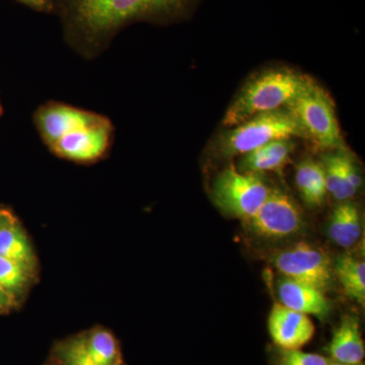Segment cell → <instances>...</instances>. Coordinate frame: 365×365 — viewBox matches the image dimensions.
Instances as JSON below:
<instances>
[{
	"instance_id": "6da1fadb",
	"label": "cell",
	"mask_w": 365,
	"mask_h": 365,
	"mask_svg": "<svg viewBox=\"0 0 365 365\" xmlns=\"http://www.w3.org/2000/svg\"><path fill=\"white\" fill-rule=\"evenodd\" d=\"M309 79L289 68L269 69L257 74L247 81L228 107L223 125L230 128L262 113L282 109Z\"/></svg>"
},
{
	"instance_id": "ba28073f",
	"label": "cell",
	"mask_w": 365,
	"mask_h": 365,
	"mask_svg": "<svg viewBox=\"0 0 365 365\" xmlns=\"http://www.w3.org/2000/svg\"><path fill=\"white\" fill-rule=\"evenodd\" d=\"M113 133L111 122L102 116L95 123L62 137L50 146V150L58 157L72 162H97L109 150Z\"/></svg>"
},
{
	"instance_id": "2e32d148",
	"label": "cell",
	"mask_w": 365,
	"mask_h": 365,
	"mask_svg": "<svg viewBox=\"0 0 365 365\" xmlns=\"http://www.w3.org/2000/svg\"><path fill=\"white\" fill-rule=\"evenodd\" d=\"M0 257L9 259L36 272L37 258L25 230L14 216L0 227Z\"/></svg>"
},
{
	"instance_id": "9c48e42d",
	"label": "cell",
	"mask_w": 365,
	"mask_h": 365,
	"mask_svg": "<svg viewBox=\"0 0 365 365\" xmlns=\"http://www.w3.org/2000/svg\"><path fill=\"white\" fill-rule=\"evenodd\" d=\"M101 115L61 103L42 106L35 115V123L41 137L51 146L62 137L95 123Z\"/></svg>"
},
{
	"instance_id": "5bb4252c",
	"label": "cell",
	"mask_w": 365,
	"mask_h": 365,
	"mask_svg": "<svg viewBox=\"0 0 365 365\" xmlns=\"http://www.w3.org/2000/svg\"><path fill=\"white\" fill-rule=\"evenodd\" d=\"M295 143L292 139H280L250 151L242 155L239 170L262 174L265 172H282L294 153Z\"/></svg>"
},
{
	"instance_id": "ffe728a7",
	"label": "cell",
	"mask_w": 365,
	"mask_h": 365,
	"mask_svg": "<svg viewBox=\"0 0 365 365\" xmlns=\"http://www.w3.org/2000/svg\"><path fill=\"white\" fill-rule=\"evenodd\" d=\"M85 337L88 353L96 365H119V350L112 333L98 328Z\"/></svg>"
},
{
	"instance_id": "7c38bea8",
	"label": "cell",
	"mask_w": 365,
	"mask_h": 365,
	"mask_svg": "<svg viewBox=\"0 0 365 365\" xmlns=\"http://www.w3.org/2000/svg\"><path fill=\"white\" fill-rule=\"evenodd\" d=\"M277 292L281 304L299 313L324 318L330 312L325 292L306 283L282 277L278 281Z\"/></svg>"
},
{
	"instance_id": "d4e9b609",
	"label": "cell",
	"mask_w": 365,
	"mask_h": 365,
	"mask_svg": "<svg viewBox=\"0 0 365 365\" xmlns=\"http://www.w3.org/2000/svg\"><path fill=\"white\" fill-rule=\"evenodd\" d=\"M20 1L39 11H45L50 7V0H20Z\"/></svg>"
},
{
	"instance_id": "8fae6325",
	"label": "cell",
	"mask_w": 365,
	"mask_h": 365,
	"mask_svg": "<svg viewBox=\"0 0 365 365\" xmlns=\"http://www.w3.org/2000/svg\"><path fill=\"white\" fill-rule=\"evenodd\" d=\"M327 191L339 202L350 201L362 186L359 165L345 148L329 151L322 160Z\"/></svg>"
},
{
	"instance_id": "30bf717a",
	"label": "cell",
	"mask_w": 365,
	"mask_h": 365,
	"mask_svg": "<svg viewBox=\"0 0 365 365\" xmlns=\"http://www.w3.org/2000/svg\"><path fill=\"white\" fill-rule=\"evenodd\" d=\"M268 330L278 348L300 349L312 340L316 329L307 314L276 302L269 314Z\"/></svg>"
},
{
	"instance_id": "5b68a950",
	"label": "cell",
	"mask_w": 365,
	"mask_h": 365,
	"mask_svg": "<svg viewBox=\"0 0 365 365\" xmlns=\"http://www.w3.org/2000/svg\"><path fill=\"white\" fill-rule=\"evenodd\" d=\"M244 225L258 239L279 241L302 232L304 218L302 208L289 194L271 188L260 208Z\"/></svg>"
},
{
	"instance_id": "e0dca14e",
	"label": "cell",
	"mask_w": 365,
	"mask_h": 365,
	"mask_svg": "<svg viewBox=\"0 0 365 365\" xmlns=\"http://www.w3.org/2000/svg\"><path fill=\"white\" fill-rule=\"evenodd\" d=\"M295 184L300 197L309 207H319L325 201L328 191L321 162L312 158L302 160L295 170Z\"/></svg>"
},
{
	"instance_id": "4fadbf2b",
	"label": "cell",
	"mask_w": 365,
	"mask_h": 365,
	"mask_svg": "<svg viewBox=\"0 0 365 365\" xmlns=\"http://www.w3.org/2000/svg\"><path fill=\"white\" fill-rule=\"evenodd\" d=\"M328 349L336 362L350 365L362 364L365 356L364 341L356 317H343L339 326L334 331Z\"/></svg>"
},
{
	"instance_id": "7a4b0ae2",
	"label": "cell",
	"mask_w": 365,
	"mask_h": 365,
	"mask_svg": "<svg viewBox=\"0 0 365 365\" xmlns=\"http://www.w3.org/2000/svg\"><path fill=\"white\" fill-rule=\"evenodd\" d=\"M284 108L299 125L302 138L314 148L323 151L345 148L332 98L313 79Z\"/></svg>"
},
{
	"instance_id": "277c9868",
	"label": "cell",
	"mask_w": 365,
	"mask_h": 365,
	"mask_svg": "<svg viewBox=\"0 0 365 365\" xmlns=\"http://www.w3.org/2000/svg\"><path fill=\"white\" fill-rule=\"evenodd\" d=\"M270 190L262 174L241 172L230 163L216 176L211 195L225 215L244 222L260 208Z\"/></svg>"
},
{
	"instance_id": "9a60e30c",
	"label": "cell",
	"mask_w": 365,
	"mask_h": 365,
	"mask_svg": "<svg viewBox=\"0 0 365 365\" xmlns=\"http://www.w3.org/2000/svg\"><path fill=\"white\" fill-rule=\"evenodd\" d=\"M361 234V216L356 204L351 200L338 204L329 220L330 239L341 248L349 249L357 244Z\"/></svg>"
},
{
	"instance_id": "603a6c76",
	"label": "cell",
	"mask_w": 365,
	"mask_h": 365,
	"mask_svg": "<svg viewBox=\"0 0 365 365\" xmlns=\"http://www.w3.org/2000/svg\"><path fill=\"white\" fill-rule=\"evenodd\" d=\"M151 14L179 13L188 4L189 0H146Z\"/></svg>"
},
{
	"instance_id": "484cf974",
	"label": "cell",
	"mask_w": 365,
	"mask_h": 365,
	"mask_svg": "<svg viewBox=\"0 0 365 365\" xmlns=\"http://www.w3.org/2000/svg\"><path fill=\"white\" fill-rule=\"evenodd\" d=\"M13 213L11 211L6 210V209H0V227L13 217Z\"/></svg>"
},
{
	"instance_id": "4316f807",
	"label": "cell",
	"mask_w": 365,
	"mask_h": 365,
	"mask_svg": "<svg viewBox=\"0 0 365 365\" xmlns=\"http://www.w3.org/2000/svg\"><path fill=\"white\" fill-rule=\"evenodd\" d=\"M329 365H350V364H340V362H330V364ZM361 365V364H360Z\"/></svg>"
},
{
	"instance_id": "7402d4cb",
	"label": "cell",
	"mask_w": 365,
	"mask_h": 365,
	"mask_svg": "<svg viewBox=\"0 0 365 365\" xmlns=\"http://www.w3.org/2000/svg\"><path fill=\"white\" fill-rule=\"evenodd\" d=\"M330 360L314 353H307L300 349H281L276 354V365H329Z\"/></svg>"
},
{
	"instance_id": "cb8c5ba5",
	"label": "cell",
	"mask_w": 365,
	"mask_h": 365,
	"mask_svg": "<svg viewBox=\"0 0 365 365\" xmlns=\"http://www.w3.org/2000/svg\"><path fill=\"white\" fill-rule=\"evenodd\" d=\"M19 302L0 287V314L9 313L18 307Z\"/></svg>"
},
{
	"instance_id": "44dd1931",
	"label": "cell",
	"mask_w": 365,
	"mask_h": 365,
	"mask_svg": "<svg viewBox=\"0 0 365 365\" xmlns=\"http://www.w3.org/2000/svg\"><path fill=\"white\" fill-rule=\"evenodd\" d=\"M59 356L63 365H96L86 347L85 336L74 338L62 345Z\"/></svg>"
},
{
	"instance_id": "8992f818",
	"label": "cell",
	"mask_w": 365,
	"mask_h": 365,
	"mask_svg": "<svg viewBox=\"0 0 365 365\" xmlns=\"http://www.w3.org/2000/svg\"><path fill=\"white\" fill-rule=\"evenodd\" d=\"M78 26L91 37L101 38L128 21L151 16L146 0H74Z\"/></svg>"
},
{
	"instance_id": "3957f363",
	"label": "cell",
	"mask_w": 365,
	"mask_h": 365,
	"mask_svg": "<svg viewBox=\"0 0 365 365\" xmlns=\"http://www.w3.org/2000/svg\"><path fill=\"white\" fill-rule=\"evenodd\" d=\"M302 138L299 125L285 108L256 115L230 127L218 137L216 150L222 158L244 155L264 144L280 139Z\"/></svg>"
},
{
	"instance_id": "ac0fdd59",
	"label": "cell",
	"mask_w": 365,
	"mask_h": 365,
	"mask_svg": "<svg viewBox=\"0 0 365 365\" xmlns=\"http://www.w3.org/2000/svg\"><path fill=\"white\" fill-rule=\"evenodd\" d=\"M333 273L337 276L345 294L364 306L365 263L351 255H342L333 266Z\"/></svg>"
},
{
	"instance_id": "83f0119b",
	"label": "cell",
	"mask_w": 365,
	"mask_h": 365,
	"mask_svg": "<svg viewBox=\"0 0 365 365\" xmlns=\"http://www.w3.org/2000/svg\"><path fill=\"white\" fill-rule=\"evenodd\" d=\"M0 113H1V108H0Z\"/></svg>"
},
{
	"instance_id": "52a82bcc",
	"label": "cell",
	"mask_w": 365,
	"mask_h": 365,
	"mask_svg": "<svg viewBox=\"0 0 365 365\" xmlns=\"http://www.w3.org/2000/svg\"><path fill=\"white\" fill-rule=\"evenodd\" d=\"M273 265L283 276L306 283L326 292L333 282V266L323 250L309 244L297 242L273 257Z\"/></svg>"
},
{
	"instance_id": "d6986e66",
	"label": "cell",
	"mask_w": 365,
	"mask_h": 365,
	"mask_svg": "<svg viewBox=\"0 0 365 365\" xmlns=\"http://www.w3.org/2000/svg\"><path fill=\"white\" fill-rule=\"evenodd\" d=\"M35 273L25 266L0 257V287L16 300L28 292Z\"/></svg>"
}]
</instances>
